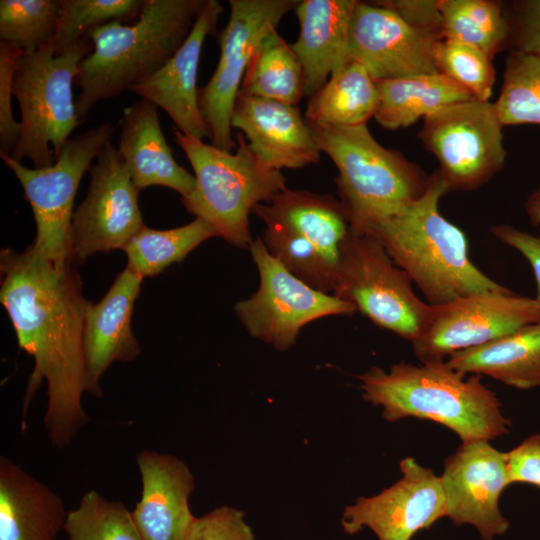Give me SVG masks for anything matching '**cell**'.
<instances>
[{
    "mask_svg": "<svg viewBox=\"0 0 540 540\" xmlns=\"http://www.w3.org/2000/svg\"><path fill=\"white\" fill-rule=\"evenodd\" d=\"M206 0H145L132 23L113 21L88 35L91 52L79 64L75 84L79 123L93 107L158 71L189 36Z\"/></svg>",
    "mask_w": 540,
    "mask_h": 540,
    "instance_id": "obj_4",
    "label": "cell"
},
{
    "mask_svg": "<svg viewBox=\"0 0 540 540\" xmlns=\"http://www.w3.org/2000/svg\"><path fill=\"white\" fill-rule=\"evenodd\" d=\"M91 50L90 39H83L56 53L51 41L20 57L13 83L21 111L19 137L10 155L14 160L27 158L35 168L56 161L80 125L72 87L80 62Z\"/></svg>",
    "mask_w": 540,
    "mask_h": 540,
    "instance_id": "obj_7",
    "label": "cell"
},
{
    "mask_svg": "<svg viewBox=\"0 0 540 540\" xmlns=\"http://www.w3.org/2000/svg\"><path fill=\"white\" fill-rule=\"evenodd\" d=\"M23 54L18 48L0 43V154L13 153L20 133V122L12 112V96L18 61Z\"/></svg>",
    "mask_w": 540,
    "mask_h": 540,
    "instance_id": "obj_37",
    "label": "cell"
},
{
    "mask_svg": "<svg viewBox=\"0 0 540 540\" xmlns=\"http://www.w3.org/2000/svg\"><path fill=\"white\" fill-rule=\"evenodd\" d=\"M113 133L110 122L90 128L70 138L56 161L42 168H28L10 155L0 154L32 208L36 235L30 245L38 254L57 262L70 260V229L79 184Z\"/></svg>",
    "mask_w": 540,
    "mask_h": 540,
    "instance_id": "obj_10",
    "label": "cell"
},
{
    "mask_svg": "<svg viewBox=\"0 0 540 540\" xmlns=\"http://www.w3.org/2000/svg\"><path fill=\"white\" fill-rule=\"evenodd\" d=\"M119 125L118 151L139 190L157 185L175 190L181 198L192 193L195 177L176 162L155 104L141 99L125 107Z\"/></svg>",
    "mask_w": 540,
    "mask_h": 540,
    "instance_id": "obj_24",
    "label": "cell"
},
{
    "mask_svg": "<svg viewBox=\"0 0 540 540\" xmlns=\"http://www.w3.org/2000/svg\"><path fill=\"white\" fill-rule=\"evenodd\" d=\"M67 540H142L131 511L120 501L87 491L77 508L67 512Z\"/></svg>",
    "mask_w": 540,
    "mask_h": 540,
    "instance_id": "obj_34",
    "label": "cell"
},
{
    "mask_svg": "<svg viewBox=\"0 0 540 540\" xmlns=\"http://www.w3.org/2000/svg\"><path fill=\"white\" fill-rule=\"evenodd\" d=\"M443 39L473 46L490 58L508 46L509 24L495 0H439Z\"/></svg>",
    "mask_w": 540,
    "mask_h": 540,
    "instance_id": "obj_31",
    "label": "cell"
},
{
    "mask_svg": "<svg viewBox=\"0 0 540 540\" xmlns=\"http://www.w3.org/2000/svg\"><path fill=\"white\" fill-rule=\"evenodd\" d=\"M222 12L219 1L206 0L176 53L158 71L129 89L165 110L179 131L201 140L209 138L210 133L199 106L198 68L205 39L215 34Z\"/></svg>",
    "mask_w": 540,
    "mask_h": 540,
    "instance_id": "obj_19",
    "label": "cell"
},
{
    "mask_svg": "<svg viewBox=\"0 0 540 540\" xmlns=\"http://www.w3.org/2000/svg\"><path fill=\"white\" fill-rule=\"evenodd\" d=\"M332 294L411 343L425 331L433 312L414 292L409 275L370 234L349 232L344 239Z\"/></svg>",
    "mask_w": 540,
    "mask_h": 540,
    "instance_id": "obj_9",
    "label": "cell"
},
{
    "mask_svg": "<svg viewBox=\"0 0 540 540\" xmlns=\"http://www.w3.org/2000/svg\"><path fill=\"white\" fill-rule=\"evenodd\" d=\"M402 477L379 494L359 496L346 506L341 527L348 535L370 529L378 540H411L446 517L443 489L433 470L406 457L399 464Z\"/></svg>",
    "mask_w": 540,
    "mask_h": 540,
    "instance_id": "obj_16",
    "label": "cell"
},
{
    "mask_svg": "<svg viewBox=\"0 0 540 540\" xmlns=\"http://www.w3.org/2000/svg\"><path fill=\"white\" fill-rule=\"evenodd\" d=\"M265 224L269 253L310 287L332 294L349 223L330 195L285 188L252 211Z\"/></svg>",
    "mask_w": 540,
    "mask_h": 540,
    "instance_id": "obj_8",
    "label": "cell"
},
{
    "mask_svg": "<svg viewBox=\"0 0 540 540\" xmlns=\"http://www.w3.org/2000/svg\"><path fill=\"white\" fill-rule=\"evenodd\" d=\"M309 125L321 152L338 170L335 182L350 233L369 234L427 190L431 175L399 151L383 147L367 125Z\"/></svg>",
    "mask_w": 540,
    "mask_h": 540,
    "instance_id": "obj_5",
    "label": "cell"
},
{
    "mask_svg": "<svg viewBox=\"0 0 540 540\" xmlns=\"http://www.w3.org/2000/svg\"><path fill=\"white\" fill-rule=\"evenodd\" d=\"M240 92L291 105L304 97L302 65L291 44L281 37L277 28L267 31L259 41Z\"/></svg>",
    "mask_w": 540,
    "mask_h": 540,
    "instance_id": "obj_29",
    "label": "cell"
},
{
    "mask_svg": "<svg viewBox=\"0 0 540 540\" xmlns=\"http://www.w3.org/2000/svg\"><path fill=\"white\" fill-rule=\"evenodd\" d=\"M378 89L366 69L350 61L309 98L305 119L326 126L367 125L378 105Z\"/></svg>",
    "mask_w": 540,
    "mask_h": 540,
    "instance_id": "obj_28",
    "label": "cell"
},
{
    "mask_svg": "<svg viewBox=\"0 0 540 540\" xmlns=\"http://www.w3.org/2000/svg\"><path fill=\"white\" fill-rule=\"evenodd\" d=\"M433 59L438 73L467 89L477 100L489 101L495 69L487 54L473 46L442 39L434 45Z\"/></svg>",
    "mask_w": 540,
    "mask_h": 540,
    "instance_id": "obj_36",
    "label": "cell"
},
{
    "mask_svg": "<svg viewBox=\"0 0 540 540\" xmlns=\"http://www.w3.org/2000/svg\"><path fill=\"white\" fill-rule=\"evenodd\" d=\"M540 321L535 298L511 290L485 292L433 306L425 331L412 342L421 363L445 361L452 353L480 346Z\"/></svg>",
    "mask_w": 540,
    "mask_h": 540,
    "instance_id": "obj_15",
    "label": "cell"
},
{
    "mask_svg": "<svg viewBox=\"0 0 540 540\" xmlns=\"http://www.w3.org/2000/svg\"><path fill=\"white\" fill-rule=\"evenodd\" d=\"M62 0H1L0 40L24 53L37 51L54 39Z\"/></svg>",
    "mask_w": 540,
    "mask_h": 540,
    "instance_id": "obj_33",
    "label": "cell"
},
{
    "mask_svg": "<svg viewBox=\"0 0 540 540\" xmlns=\"http://www.w3.org/2000/svg\"><path fill=\"white\" fill-rule=\"evenodd\" d=\"M493 236L521 253L531 266L537 285L536 300L540 306V236L522 231L510 224L494 225Z\"/></svg>",
    "mask_w": 540,
    "mask_h": 540,
    "instance_id": "obj_42",
    "label": "cell"
},
{
    "mask_svg": "<svg viewBox=\"0 0 540 540\" xmlns=\"http://www.w3.org/2000/svg\"><path fill=\"white\" fill-rule=\"evenodd\" d=\"M511 50L540 55V0H516L505 12Z\"/></svg>",
    "mask_w": 540,
    "mask_h": 540,
    "instance_id": "obj_39",
    "label": "cell"
},
{
    "mask_svg": "<svg viewBox=\"0 0 540 540\" xmlns=\"http://www.w3.org/2000/svg\"><path fill=\"white\" fill-rule=\"evenodd\" d=\"M452 369L445 361L399 362L388 371L373 366L358 375L362 397L382 407L388 422L415 417L441 424L462 443L491 441L510 432L511 421L482 376Z\"/></svg>",
    "mask_w": 540,
    "mask_h": 540,
    "instance_id": "obj_2",
    "label": "cell"
},
{
    "mask_svg": "<svg viewBox=\"0 0 540 540\" xmlns=\"http://www.w3.org/2000/svg\"><path fill=\"white\" fill-rule=\"evenodd\" d=\"M510 484L528 483L540 487V435L533 434L506 452Z\"/></svg>",
    "mask_w": 540,
    "mask_h": 540,
    "instance_id": "obj_41",
    "label": "cell"
},
{
    "mask_svg": "<svg viewBox=\"0 0 540 540\" xmlns=\"http://www.w3.org/2000/svg\"><path fill=\"white\" fill-rule=\"evenodd\" d=\"M89 171L87 194L74 211L70 229L69 257L75 265L95 253L123 249L144 226L140 190L118 148L107 142Z\"/></svg>",
    "mask_w": 540,
    "mask_h": 540,
    "instance_id": "obj_14",
    "label": "cell"
},
{
    "mask_svg": "<svg viewBox=\"0 0 540 540\" xmlns=\"http://www.w3.org/2000/svg\"><path fill=\"white\" fill-rule=\"evenodd\" d=\"M184 540H255L243 511L223 505L194 519Z\"/></svg>",
    "mask_w": 540,
    "mask_h": 540,
    "instance_id": "obj_38",
    "label": "cell"
},
{
    "mask_svg": "<svg viewBox=\"0 0 540 540\" xmlns=\"http://www.w3.org/2000/svg\"><path fill=\"white\" fill-rule=\"evenodd\" d=\"M503 124L495 104L477 99L447 106L423 119L419 138L439 163L451 190L471 191L505 166Z\"/></svg>",
    "mask_w": 540,
    "mask_h": 540,
    "instance_id": "obj_12",
    "label": "cell"
},
{
    "mask_svg": "<svg viewBox=\"0 0 540 540\" xmlns=\"http://www.w3.org/2000/svg\"><path fill=\"white\" fill-rule=\"evenodd\" d=\"M446 517L456 525L476 528L482 540H494L509 529L499 508L502 492L510 483L506 452L489 441L461 443L444 461L440 476Z\"/></svg>",
    "mask_w": 540,
    "mask_h": 540,
    "instance_id": "obj_17",
    "label": "cell"
},
{
    "mask_svg": "<svg viewBox=\"0 0 540 540\" xmlns=\"http://www.w3.org/2000/svg\"><path fill=\"white\" fill-rule=\"evenodd\" d=\"M356 0H300L299 35L291 47L303 69L304 96L312 97L350 62L349 29Z\"/></svg>",
    "mask_w": 540,
    "mask_h": 540,
    "instance_id": "obj_23",
    "label": "cell"
},
{
    "mask_svg": "<svg viewBox=\"0 0 540 540\" xmlns=\"http://www.w3.org/2000/svg\"><path fill=\"white\" fill-rule=\"evenodd\" d=\"M375 4L397 14L405 23L435 41L443 39L439 0H380Z\"/></svg>",
    "mask_w": 540,
    "mask_h": 540,
    "instance_id": "obj_40",
    "label": "cell"
},
{
    "mask_svg": "<svg viewBox=\"0 0 540 540\" xmlns=\"http://www.w3.org/2000/svg\"><path fill=\"white\" fill-rule=\"evenodd\" d=\"M142 280L143 277L126 267L98 303L88 302L83 348L92 395L95 397L102 396L100 379L113 362H130L141 353L131 320Z\"/></svg>",
    "mask_w": 540,
    "mask_h": 540,
    "instance_id": "obj_22",
    "label": "cell"
},
{
    "mask_svg": "<svg viewBox=\"0 0 540 540\" xmlns=\"http://www.w3.org/2000/svg\"><path fill=\"white\" fill-rule=\"evenodd\" d=\"M219 237L205 220L166 230L146 227L134 235L122 250L127 255V266L141 277L160 274L174 263L182 262L204 241Z\"/></svg>",
    "mask_w": 540,
    "mask_h": 540,
    "instance_id": "obj_30",
    "label": "cell"
},
{
    "mask_svg": "<svg viewBox=\"0 0 540 540\" xmlns=\"http://www.w3.org/2000/svg\"><path fill=\"white\" fill-rule=\"evenodd\" d=\"M450 191L438 170L425 193L401 212L383 219L369 233L404 270L432 306L485 292H506L468 256L464 232L439 211Z\"/></svg>",
    "mask_w": 540,
    "mask_h": 540,
    "instance_id": "obj_3",
    "label": "cell"
},
{
    "mask_svg": "<svg viewBox=\"0 0 540 540\" xmlns=\"http://www.w3.org/2000/svg\"><path fill=\"white\" fill-rule=\"evenodd\" d=\"M145 0H62L58 28L52 43L59 53L89 39L94 29L113 21L136 20Z\"/></svg>",
    "mask_w": 540,
    "mask_h": 540,
    "instance_id": "obj_35",
    "label": "cell"
},
{
    "mask_svg": "<svg viewBox=\"0 0 540 540\" xmlns=\"http://www.w3.org/2000/svg\"><path fill=\"white\" fill-rule=\"evenodd\" d=\"M376 85L379 97L374 119L387 130L409 127L447 106L476 99L438 72L376 81Z\"/></svg>",
    "mask_w": 540,
    "mask_h": 540,
    "instance_id": "obj_27",
    "label": "cell"
},
{
    "mask_svg": "<svg viewBox=\"0 0 540 540\" xmlns=\"http://www.w3.org/2000/svg\"><path fill=\"white\" fill-rule=\"evenodd\" d=\"M0 301L19 347L34 359L23 400L22 425L43 381L48 404L44 425L53 447H67L89 417L82 395H92L83 348L88 300L71 260L57 262L29 245L0 254Z\"/></svg>",
    "mask_w": 540,
    "mask_h": 540,
    "instance_id": "obj_1",
    "label": "cell"
},
{
    "mask_svg": "<svg viewBox=\"0 0 540 540\" xmlns=\"http://www.w3.org/2000/svg\"><path fill=\"white\" fill-rule=\"evenodd\" d=\"M142 491L131 515L142 540H184L196 517L189 507L195 488L188 465L171 454L137 455Z\"/></svg>",
    "mask_w": 540,
    "mask_h": 540,
    "instance_id": "obj_21",
    "label": "cell"
},
{
    "mask_svg": "<svg viewBox=\"0 0 540 540\" xmlns=\"http://www.w3.org/2000/svg\"><path fill=\"white\" fill-rule=\"evenodd\" d=\"M249 249L259 286L249 298L237 302L234 311L253 338L287 351L310 322L352 316L357 311L352 303L316 290L293 275L269 253L262 239L253 240Z\"/></svg>",
    "mask_w": 540,
    "mask_h": 540,
    "instance_id": "obj_11",
    "label": "cell"
},
{
    "mask_svg": "<svg viewBox=\"0 0 540 540\" xmlns=\"http://www.w3.org/2000/svg\"><path fill=\"white\" fill-rule=\"evenodd\" d=\"M66 516L58 494L0 457V540H56Z\"/></svg>",
    "mask_w": 540,
    "mask_h": 540,
    "instance_id": "obj_25",
    "label": "cell"
},
{
    "mask_svg": "<svg viewBox=\"0 0 540 540\" xmlns=\"http://www.w3.org/2000/svg\"><path fill=\"white\" fill-rule=\"evenodd\" d=\"M300 0H229L230 15L220 35V56L214 73L199 89V106L211 144L232 152L231 119L240 87L264 34L277 28Z\"/></svg>",
    "mask_w": 540,
    "mask_h": 540,
    "instance_id": "obj_13",
    "label": "cell"
},
{
    "mask_svg": "<svg viewBox=\"0 0 540 540\" xmlns=\"http://www.w3.org/2000/svg\"><path fill=\"white\" fill-rule=\"evenodd\" d=\"M524 208L530 222L534 226H540V183L527 196Z\"/></svg>",
    "mask_w": 540,
    "mask_h": 540,
    "instance_id": "obj_43",
    "label": "cell"
},
{
    "mask_svg": "<svg viewBox=\"0 0 540 540\" xmlns=\"http://www.w3.org/2000/svg\"><path fill=\"white\" fill-rule=\"evenodd\" d=\"M449 367L517 389L540 387V321L480 346L452 353Z\"/></svg>",
    "mask_w": 540,
    "mask_h": 540,
    "instance_id": "obj_26",
    "label": "cell"
},
{
    "mask_svg": "<svg viewBox=\"0 0 540 540\" xmlns=\"http://www.w3.org/2000/svg\"><path fill=\"white\" fill-rule=\"evenodd\" d=\"M437 42L373 1H357L355 5L349 29V57L361 64L374 81L437 73L433 59Z\"/></svg>",
    "mask_w": 540,
    "mask_h": 540,
    "instance_id": "obj_18",
    "label": "cell"
},
{
    "mask_svg": "<svg viewBox=\"0 0 540 540\" xmlns=\"http://www.w3.org/2000/svg\"><path fill=\"white\" fill-rule=\"evenodd\" d=\"M231 125L244 135L253 153L271 169H298L320 161L322 152L296 105L239 91Z\"/></svg>",
    "mask_w": 540,
    "mask_h": 540,
    "instance_id": "obj_20",
    "label": "cell"
},
{
    "mask_svg": "<svg viewBox=\"0 0 540 540\" xmlns=\"http://www.w3.org/2000/svg\"><path fill=\"white\" fill-rule=\"evenodd\" d=\"M174 140L189 160L196 180L192 193L181 198L186 210L208 222L225 241L239 248L252 243L249 215L286 188L279 170L262 163L244 135L236 133V151L219 149L173 128Z\"/></svg>",
    "mask_w": 540,
    "mask_h": 540,
    "instance_id": "obj_6",
    "label": "cell"
},
{
    "mask_svg": "<svg viewBox=\"0 0 540 540\" xmlns=\"http://www.w3.org/2000/svg\"><path fill=\"white\" fill-rule=\"evenodd\" d=\"M494 104L503 126L540 124L539 54L510 50Z\"/></svg>",
    "mask_w": 540,
    "mask_h": 540,
    "instance_id": "obj_32",
    "label": "cell"
}]
</instances>
